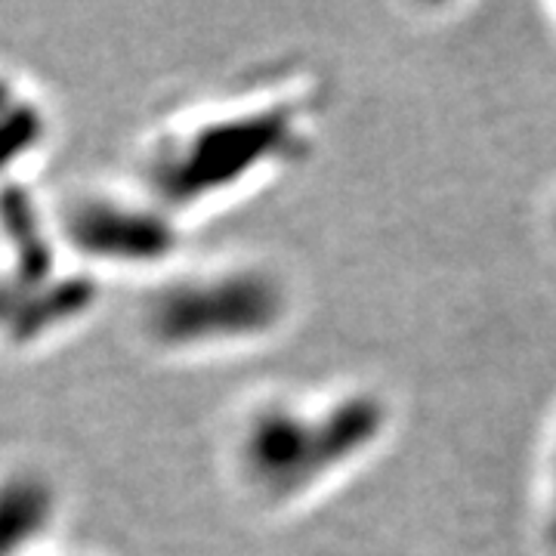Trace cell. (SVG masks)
Wrapping results in <instances>:
<instances>
[{"mask_svg": "<svg viewBox=\"0 0 556 556\" xmlns=\"http://www.w3.org/2000/svg\"><path fill=\"white\" fill-rule=\"evenodd\" d=\"M309 146V102L248 100L170 124L146 149L149 199L182 217L288 167Z\"/></svg>", "mask_w": 556, "mask_h": 556, "instance_id": "obj_1", "label": "cell"}, {"mask_svg": "<svg viewBox=\"0 0 556 556\" xmlns=\"http://www.w3.org/2000/svg\"><path fill=\"white\" fill-rule=\"evenodd\" d=\"M387 408L371 393L309 405V399H263L241 415L232 467L241 489L266 507H291L362 457L383 433Z\"/></svg>", "mask_w": 556, "mask_h": 556, "instance_id": "obj_2", "label": "cell"}, {"mask_svg": "<svg viewBox=\"0 0 556 556\" xmlns=\"http://www.w3.org/2000/svg\"><path fill=\"white\" fill-rule=\"evenodd\" d=\"M288 316L285 278L260 263H229L159 281L139 306V328L161 353L207 356L276 338Z\"/></svg>", "mask_w": 556, "mask_h": 556, "instance_id": "obj_3", "label": "cell"}, {"mask_svg": "<svg viewBox=\"0 0 556 556\" xmlns=\"http://www.w3.org/2000/svg\"><path fill=\"white\" fill-rule=\"evenodd\" d=\"M56 223L68 254L109 269H159L182 239L177 217L149 195L84 192L62 207Z\"/></svg>", "mask_w": 556, "mask_h": 556, "instance_id": "obj_4", "label": "cell"}, {"mask_svg": "<svg viewBox=\"0 0 556 556\" xmlns=\"http://www.w3.org/2000/svg\"><path fill=\"white\" fill-rule=\"evenodd\" d=\"M60 492L35 467L0 470V556H35L60 522Z\"/></svg>", "mask_w": 556, "mask_h": 556, "instance_id": "obj_5", "label": "cell"}, {"mask_svg": "<svg viewBox=\"0 0 556 556\" xmlns=\"http://www.w3.org/2000/svg\"><path fill=\"white\" fill-rule=\"evenodd\" d=\"M551 538H554V544H556V507H554V522H551Z\"/></svg>", "mask_w": 556, "mask_h": 556, "instance_id": "obj_6", "label": "cell"}]
</instances>
